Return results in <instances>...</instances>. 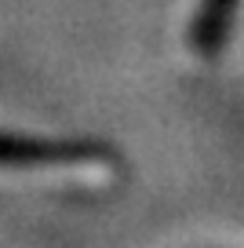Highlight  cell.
I'll return each mask as SVG.
<instances>
[{
  "label": "cell",
  "mask_w": 244,
  "mask_h": 248,
  "mask_svg": "<svg viewBox=\"0 0 244 248\" xmlns=\"http://www.w3.org/2000/svg\"><path fill=\"white\" fill-rule=\"evenodd\" d=\"M0 183L47 186L88 197L113 194L124 183V157L106 142L0 132Z\"/></svg>",
  "instance_id": "cell-1"
}]
</instances>
